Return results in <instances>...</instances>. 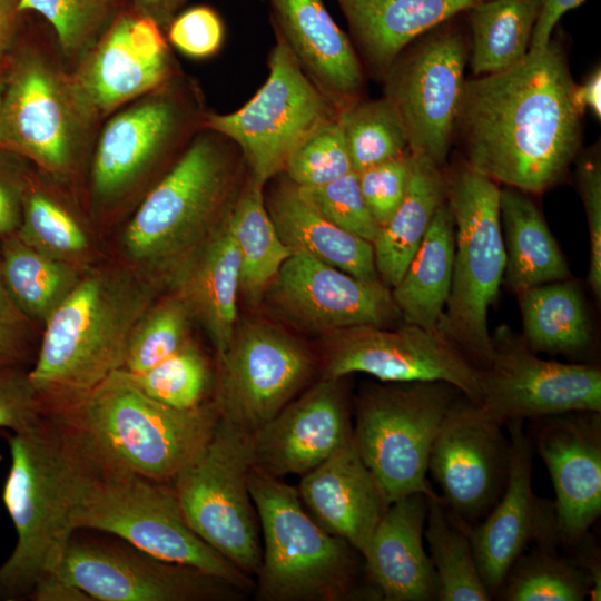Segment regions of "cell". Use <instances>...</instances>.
Segmentation results:
<instances>
[{"mask_svg":"<svg viewBox=\"0 0 601 601\" xmlns=\"http://www.w3.org/2000/svg\"><path fill=\"white\" fill-rule=\"evenodd\" d=\"M17 235L31 247L60 260L81 254L87 237L75 219L40 191L22 198V215Z\"/></svg>","mask_w":601,"mask_h":601,"instance_id":"44","label":"cell"},{"mask_svg":"<svg viewBox=\"0 0 601 601\" xmlns=\"http://www.w3.org/2000/svg\"><path fill=\"white\" fill-rule=\"evenodd\" d=\"M366 61L385 76L416 38L483 0H335Z\"/></svg>","mask_w":601,"mask_h":601,"instance_id":"28","label":"cell"},{"mask_svg":"<svg viewBox=\"0 0 601 601\" xmlns=\"http://www.w3.org/2000/svg\"><path fill=\"white\" fill-rule=\"evenodd\" d=\"M342 378H325L250 433L254 466L275 476L304 475L353 441Z\"/></svg>","mask_w":601,"mask_h":601,"instance_id":"22","label":"cell"},{"mask_svg":"<svg viewBox=\"0 0 601 601\" xmlns=\"http://www.w3.org/2000/svg\"><path fill=\"white\" fill-rule=\"evenodd\" d=\"M427 497L414 493L392 502L362 555L368 579L386 601L436 600V578L423 544Z\"/></svg>","mask_w":601,"mask_h":601,"instance_id":"26","label":"cell"},{"mask_svg":"<svg viewBox=\"0 0 601 601\" xmlns=\"http://www.w3.org/2000/svg\"><path fill=\"white\" fill-rule=\"evenodd\" d=\"M2 435L11 456L3 502L17 543L0 565V600L14 601L59 573L95 466L56 415Z\"/></svg>","mask_w":601,"mask_h":601,"instance_id":"2","label":"cell"},{"mask_svg":"<svg viewBox=\"0 0 601 601\" xmlns=\"http://www.w3.org/2000/svg\"><path fill=\"white\" fill-rule=\"evenodd\" d=\"M132 9L159 27L169 26L176 11L188 0H130Z\"/></svg>","mask_w":601,"mask_h":601,"instance_id":"57","label":"cell"},{"mask_svg":"<svg viewBox=\"0 0 601 601\" xmlns=\"http://www.w3.org/2000/svg\"><path fill=\"white\" fill-rule=\"evenodd\" d=\"M533 421L530 439L555 491L559 539L577 546L601 514V412H568Z\"/></svg>","mask_w":601,"mask_h":601,"instance_id":"21","label":"cell"},{"mask_svg":"<svg viewBox=\"0 0 601 601\" xmlns=\"http://www.w3.org/2000/svg\"><path fill=\"white\" fill-rule=\"evenodd\" d=\"M77 529L119 538L164 561L188 565L242 591L249 575L206 543L187 523L171 483L97 464Z\"/></svg>","mask_w":601,"mask_h":601,"instance_id":"8","label":"cell"},{"mask_svg":"<svg viewBox=\"0 0 601 601\" xmlns=\"http://www.w3.org/2000/svg\"><path fill=\"white\" fill-rule=\"evenodd\" d=\"M2 274L12 298L35 323L45 324L79 280L65 260L26 244L17 233L0 238Z\"/></svg>","mask_w":601,"mask_h":601,"instance_id":"36","label":"cell"},{"mask_svg":"<svg viewBox=\"0 0 601 601\" xmlns=\"http://www.w3.org/2000/svg\"><path fill=\"white\" fill-rule=\"evenodd\" d=\"M275 33L334 106L359 99L364 86L362 63L347 35L329 14L324 0H267Z\"/></svg>","mask_w":601,"mask_h":601,"instance_id":"24","label":"cell"},{"mask_svg":"<svg viewBox=\"0 0 601 601\" xmlns=\"http://www.w3.org/2000/svg\"><path fill=\"white\" fill-rule=\"evenodd\" d=\"M209 131L194 139L126 228L125 253L146 278L171 286L225 223L238 195L240 152Z\"/></svg>","mask_w":601,"mask_h":601,"instance_id":"4","label":"cell"},{"mask_svg":"<svg viewBox=\"0 0 601 601\" xmlns=\"http://www.w3.org/2000/svg\"><path fill=\"white\" fill-rule=\"evenodd\" d=\"M265 205L292 252L306 253L361 279L381 280L372 243L328 220L286 175L270 188Z\"/></svg>","mask_w":601,"mask_h":601,"instance_id":"30","label":"cell"},{"mask_svg":"<svg viewBox=\"0 0 601 601\" xmlns=\"http://www.w3.org/2000/svg\"><path fill=\"white\" fill-rule=\"evenodd\" d=\"M170 42L193 58L214 55L224 39V24L218 13L206 6H197L175 17L168 26Z\"/></svg>","mask_w":601,"mask_h":601,"instance_id":"48","label":"cell"},{"mask_svg":"<svg viewBox=\"0 0 601 601\" xmlns=\"http://www.w3.org/2000/svg\"><path fill=\"white\" fill-rule=\"evenodd\" d=\"M22 14L20 0H0V62L12 46Z\"/></svg>","mask_w":601,"mask_h":601,"instance_id":"55","label":"cell"},{"mask_svg":"<svg viewBox=\"0 0 601 601\" xmlns=\"http://www.w3.org/2000/svg\"><path fill=\"white\" fill-rule=\"evenodd\" d=\"M510 460L504 490L489 514L469 534L482 582L493 597L516 559L531 544L555 545L559 539L554 503L533 492L534 446L524 421L505 424Z\"/></svg>","mask_w":601,"mask_h":601,"instance_id":"19","label":"cell"},{"mask_svg":"<svg viewBox=\"0 0 601 601\" xmlns=\"http://www.w3.org/2000/svg\"><path fill=\"white\" fill-rule=\"evenodd\" d=\"M412 167L413 156L406 151L357 173L363 198L380 226L388 220L403 200Z\"/></svg>","mask_w":601,"mask_h":601,"instance_id":"47","label":"cell"},{"mask_svg":"<svg viewBox=\"0 0 601 601\" xmlns=\"http://www.w3.org/2000/svg\"><path fill=\"white\" fill-rule=\"evenodd\" d=\"M500 219L504 275L514 292L570 276L568 263L542 214L524 191L509 186L500 189Z\"/></svg>","mask_w":601,"mask_h":601,"instance_id":"31","label":"cell"},{"mask_svg":"<svg viewBox=\"0 0 601 601\" xmlns=\"http://www.w3.org/2000/svg\"><path fill=\"white\" fill-rule=\"evenodd\" d=\"M129 6L130 0H20V11L41 16L53 29L60 48L71 57L93 48Z\"/></svg>","mask_w":601,"mask_h":601,"instance_id":"42","label":"cell"},{"mask_svg":"<svg viewBox=\"0 0 601 601\" xmlns=\"http://www.w3.org/2000/svg\"><path fill=\"white\" fill-rule=\"evenodd\" d=\"M298 188L303 197L328 220L373 243L380 225L363 198L357 173L352 170L331 183Z\"/></svg>","mask_w":601,"mask_h":601,"instance_id":"46","label":"cell"},{"mask_svg":"<svg viewBox=\"0 0 601 601\" xmlns=\"http://www.w3.org/2000/svg\"><path fill=\"white\" fill-rule=\"evenodd\" d=\"M413 156V155H412ZM445 201V176L432 161L413 156L405 196L372 243L381 282L391 289L404 275L437 208Z\"/></svg>","mask_w":601,"mask_h":601,"instance_id":"32","label":"cell"},{"mask_svg":"<svg viewBox=\"0 0 601 601\" xmlns=\"http://www.w3.org/2000/svg\"><path fill=\"white\" fill-rule=\"evenodd\" d=\"M253 466L250 432L219 417L201 450L171 481L189 526L247 575L256 574L262 561L248 485Z\"/></svg>","mask_w":601,"mask_h":601,"instance_id":"10","label":"cell"},{"mask_svg":"<svg viewBox=\"0 0 601 601\" xmlns=\"http://www.w3.org/2000/svg\"><path fill=\"white\" fill-rule=\"evenodd\" d=\"M248 485L264 540L258 599L337 601L351 595L356 550L324 530L305 510L297 489L279 477L253 466Z\"/></svg>","mask_w":601,"mask_h":601,"instance_id":"6","label":"cell"},{"mask_svg":"<svg viewBox=\"0 0 601 601\" xmlns=\"http://www.w3.org/2000/svg\"><path fill=\"white\" fill-rule=\"evenodd\" d=\"M138 274L98 270L79 278L47 322L29 381L46 414L79 404L124 367L132 332L151 306Z\"/></svg>","mask_w":601,"mask_h":601,"instance_id":"3","label":"cell"},{"mask_svg":"<svg viewBox=\"0 0 601 601\" xmlns=\"http://www.w3.org/2000/svg\"><path fill=\"white\" fill-rule=\"evenodd\" d=\"M573 100L581 114L590 109L595 117L601 116V71L597 68L587 80L574 87Z\"/></svg>","mask_w":601,"mask_h":601,"instance_id":"56","label":"cell"},{"mask_svg":"<svg viewBox=\"0 0 601 601\" xmlns=\"http://www.w3.org/2000/svg\"><path fill=\"white\" fill-rule=\"evenodd\" d=\"M590 581L575 561L555 552V545H535L512 564L494 597L504 601H582Z\"/></svg>","mask_w":601,"mask_h":601,"instance_id":"39","label":"cell"},{"mask_svg":"<svg viewBox=\"0 0 601 601\" xmlns=\"http://www.w3.org/2000/svg\"><path fill=\"white\" fill-rule=\"evenodd\" d=\"M22 215V198L16 187L0 178V238L18 230Z\"/></svg>","mask_w":601,"mask_h":601,"instance_id":"54","label":"cell"},{"mask_svg":"<svg viewBox=\"0 0 601 601\" xmlns=\"http://www.w3.org/2000/svg\"><path fill=\"white\" fill-rule=\"evenodd\" d=\"M325 336L323 375L365 373L388 383L445 382L479 403L482 370L437 331L359 325Z\"/></svg>","mask_w":601,"mask_h":601,"instance_id":"13","label":"cell"},{"mask_svg":"<svg viewBox=\"0 0 601 601\" xmlns=\"http://www.w3.org/2000/svg\"><path fill=\"white\" fill-rule=\"evenodd\" d=\"M59 575L92 601H216L242 590L198 569L164 561L117 538L72 535Z\"/></svg>","mask_w":601,"mask_h":601,"instance_id":"16","label":"cell"},{"mask_svg":"<svg viewBox=\"0 0 601 601\" xmlns=\"http://www.w3.org/2000/svg\"><path fill=\"white\" fill-rule=\"evenodd\" d=\"M33 323L8 290L0 254V373L22 368L30 358Z\"/></svg>","mask_w":601,"mask_h":601,"instance_id":"50","label":"cell"},{"mask_svg":"<svg viewBox=\"0 0 601 601\" xmlns=\"http://www.w3.org/2000/svg\"><path fill=\"white\" fill-rule=\"evenodd\" d=\"M575 562L584 571L590 581L591 588L589 599L591 601H599L601 599V571L599 553L594 549L588 548V544H585L582 553L578 556Z\"/></svg>","mask_w":601,"mask_h":601,"instance_id":"58","label":"cell"},{"mask_svg":"<svg viewBox=\"0 0 601 601\" xmlns=\"http://www.w3.org/2000/svg\"><path fill=\"white\" fill-rule=\"evenodd\" d=\"M79 111L72 88L46 62L21 59L6 77L0 110V146L32 159L46 170H65L78 135Z\"/></svg>","mask_w":601,"mask_h":601,"instance_id":"20","label":"cell"},{"mask_svg":"<svg viewBox=\"0 0 601 601\" xmlns=\"http://www.w3.org/2000/svg\"><path fill=\"white\" fill-rule=\"evenodd\" d=\"M336 119L355 173L408 151L404 126L385 97L359 98L337 110Z\"/></svg>","mask_w":601,"mask_h":601,"instance_id":"40","label":"cell"},{"mask_svg":"<svg viewBox=\"0 0 601 601\" xmlns=\"http://www.w3.org/2000/svg\"><path fill=\"white\" fill-rule=\"evenodd\" d=\"M53 415L97 464L166 483L197 455L220 417L215 400L193 410L168 406L122 368Z\"/></svg>","mask_w":601,"mask_h":601,"instance_id":"5","label":"cell"},{"mask_svg":"<svg viewBox=\"0 0 601 601\" xmlns=\"http://www.w3.org/2000/svg\"><path fill=\"white\" fill-rule=\"evenodd\" d=\"M452 20L398 56L384 76V97L404 126L408 151L440 168L447 157L465 83V43Z\"/></svg>","mask_w":601,"mask_h":601,"instance_id":"12","label":"cell"},{"mask_svg":"<svg viewBox=\"0 0 601 601\" xmlns=\"http://www.w3.org/2000/svg\"><path fill=\"white\" fill-rule=\"evenodd\" d=\"M46 412L22 368L0 373V428L21 432L33 427Z\"/></svg>","mask_w":601,"mask_h":601,"instance_id":"49","label":"cell"},{"mask_svg":"<svg viewBox=\"0 0 601 601\" xmlns=\"http://www.w3.org/2000/svg\"><path fill=\"white\" fill-rule=\"evenodd\" d=\"M584 0H539V12L532 30L529 50L545 48L552 40V31L561 17Z\"/></svg>","mask_w":601,"mask_h":601,"instance_id":"52","label":"cell"},{"mask_svg":"<svg viewBox=\"0 0 601 601\" xmlns=\"http://www.w3.org/2000/svg\"><path fill=\"white\" fill-rule=\"evenodd\" d=\"M454 221L452 282L437 332L477 368L493 356L487 311L505 268L497 183L464 164L445 178Z\"/></svg>","mask_w":601,"mask_h":601,"instance_id":"7","label":"cell"},{"mask_svg":"<svg viewBox=\"0 0 601 601\" xmlns=\"http://www.w3.org/2000/svg\"><path fill=\"white\" fill-rule=\"evenodd\" d=\"M519 296L523 338L533 352L578 355L591 345L590 318L575 284L548 283Z\"/></svg>","mask_w":601,"mask_h":601,"instance_id":"35","label":"cell"},{"mask_svg":"<svg viewBox=\"0 0 601 601\" xmlns=\"http://www.w3.org/2000/svg\"><path fill=\"white\" fill-rule=\"evenodd\" d=\"M276 35L269 73L257 92L229 114H208L204 127L231 141L248 175L264 186L314 129L336 110L303 71L283 38Z\"/></svg>","mask_w":601,"mask_h":601,"instance_id":"11","label":"cell"},{"mask_svg":"<svg viewBox=\"0 0 601 601\" xmlns=\"http://www.w3.org/2000/svg\"><path fill=\"white\" fill-rule=\"evenodd\" d=\"M539 6V0H483L465 12L474 75L504 70L525 56Z\"/></svg>","mask_w":601,"mask_h":601,"instance_id":"37","label":"cell"},{"mask_svg":"<svg viewBox=\"0 0 601 601\" xmlns=\"http://www.w3.org/2000/svg\"><path fill=\"white\" fill-rule=\"evenodd\" d=\"M240 260L227 219L171 284L220 359L237 328Z\"/></svg>","mask_w":601,"mask_h":601,"instance_id":"29","label":"cell"},{"mask_svg":"<svg viewBox=\"0 0 601 601\" xmlns=\"http://www.w3.org/2000/svg\"><path fill=\"white\" fill-rule=\"evenodd\" d=\"M264 185L248 175L227 217L240 260L239 293L258 306L293 253L280 239L265 205Z\"/></svg>","mask_w":601,"mask_h":601,"instance_id":"34","label":"cell"},{"mask_svg":"<svg viewBox=\"0 0 601 601\" xmlns=\"http://www.w3.org/2000/svg\"><path fill=\"white\" fill-rule=\"evenodd\" d=\"M264 299L288 323L322 335L359 325L388 327L402 318L381 280L357 278L303 252L284 262Z\"/></svg>","mask_w":601,"mask_h":601,"instance_id":"18","label":"cell"},{"mask_svg":"<svg viewBox=\"0 0 601 601\" xmlns=\"http://www.w3.org/2000/svg\"><path fill=\"white\" fill-rule=\"evenodd\" d=\"M462 393L440 382L372 385L356 401L354 445L388 504L414 493L441 499L426 474L440 425Z\"/></svg>","mask_w":601,"mask_h":601,"instance_id":"9","label":"cell"},{"mask_svg":"<svg viewBox=\"0 0 601 601\" xmlns=\"http://www.w3.org/2000/svg\"><path fill=\"white\" fill-rule=\"evenodd\" d=\"M218 366L214 400L220 417L252 433L306 386L315 359L288 333L250 321L237 325Z\"/></svg>","mask_w":601,"mask_h":601,"instance_id":"14","label":"cell"},{"mask_svg":"<svg viewBox=\"0 0 601 601\" xmlns=\"http://www.w3.org/2000/svg\"><path fill=\"white\" fill-rule=\"evenodd\" d=\"M578 183L589 229L590 257L588 283L595 298H601V166L597 157L584 158Z\"/></svg>","mask_w":601,"mask_h":601,"instance_id":"51","label":"cell"},{"mask_svg":"<svg viewBox=\"0 0 601 601\" xmlns=\"http://www.w3.org/2000/svg\"><path fill=\"white\" fill-rule=\"evenodd\" d=\"M510 440L483 406L461 394L433 441L428 471L446 509L469 524L483 520L508 477Z\"/></svg>","mask_w":601,"mask_h":601,"instance_id":"17","label":"cell"},{"mask_svg":"<svg viewBox=\"0 0 601 601\" xmlns=\"http://www.w3.org/2000/svg\"><path fill=\"white\" fill-rule=\"evenodd\" d=\"M190 318L186 304L175 293L151 305L132 332L122 370L140 374L174 354L189 339Z\"/></svg>","mask_w":601,"mask_h":601,"instance_id":"43","label":"cell"},{"mask_svg":"<svg viewBox=\"0 0 601 601\" xmlns=\"http://www.w3.org/2000/svg\"><path fill=\"white\" fill-rule=\"evenodd\" d=\"M492 336L477 404L499 423L568 412H601V371L591 364L542 359L506 325Z\"/></svg>","mask_w":601,"mask_h":601,"instance_id":"15","label":"cell"},{"mask_svg":"<svg viewBox=\"0 0 601 601\" xmlns=\"http://www.w3.org/2000/svg\"><path fill=\"white\" fill-rule=\"evenodd\" d=\"M469 524L455 518L442 499L427 497L424 538L436 578L439 601H489L473 552Z\"/></svg>","mask_w":601,"mask_h":601,"instance_id":"38","label":"cell"},{"mask_svg":"<svg viewBox=\"0 0 601 601\" xmlns=\"http://www.w3.org/2000/svg\"><path fill=\"white\" fill-rule=\"evenodd\" d=\"M128 374L145 394L178 410H193L214 401L209 400L214 390L209 361L191 339L148 371Z\"/></svg>","mask_w":601,"mask_h":601,"instance_id":"41","label":"cell"},{"mask_svg":"<svg viewBox=\"0 0 601 601\" xmlns=\"http://www.w3.org/2000/svg\"><path fill=\"white\" fill-rule=\"evenodd\" d=\"M35 601H92L79 588L65 581L59 573L41 580L29 595Z\"/></svg>","mask_w":601,"mask_h":601,"instance_id":"53","label":"cell"},{"mask_svg":"<svg viewBox=\"0 0 601 601\" xmlns=\"http://www.w3.org/2000/svg\"><path fill=\"white\" fill-rule=\"evenodd\" d=\"M297 491L312 518L362 555L390 505L354 441L302 475Z\"/></svg>","mask_w":601,"mask_h":601,"instance_id":"25","label":"cell"},{"mask_svg":"<svg viewBox=\"0 0 601 601\" xmlns=\"http://www.w3.org/2000/svg\"><path fill=\"white\" fill-rule=\"evenodd\" d=\"M453 256L454 221L445 200L401 280L391 289L404 323L437 331L451 288Z\"/></svg>","mask_w":601,"mask_h":601,"instance_id":"33","label":"cell"},{"mask_svg":"<svg viewBox=\"0 0 601 601\" xmlns=\"http://www.w3.org/2000/svg\"><path fill=\"white\" fill-rule=\"evenodd\" d=\"M180 120L178 105L165 96L144 101L110 119L95 154V194L111 199L129 189L169 146Z\"/></svg>","mask_w":601,"mask_h":601,"instance_id":"27","label":"cell"},{"mask_svg":"<svg viewBox=\"0 0 601 601\" xmlns=\"http://www.w3.org/2000/svg\"><path fill=\"white\" fill-rule=\"evenodd\" d=\"M574 87L563 51L552 40L504 70L465 81L455 121L465 164L524 193L558 184L580 146L582 114Z\"/></svg>","mask_w":601,"mask_h":601,"instance_id":"1","label":"cell"},{"mask_svg":"<svg viewBox=\"0 0 601 601\" xmlns=\"http://www.w3.org/2000/svg\"><path fill=\"white\" fill-rule=\"evenodd\" d=\"M93 48L72 83L85 111L107 112L155 89L169 75L160 27L132 8L114 20Z\"/></svg>","mask_w":601,"mask_h":601,"instance_id":"23","label":"cell"},{"mask_svg":"<svg viewBox=\"0 0 601 601\" xmlns=\"http://www.w3.org/2000/svg\"><path fill=\"white\" fill-rule=\"evenodd\" d=\"M353 170L336 116L314 129L290 154L284 174L297 186L331 183Z\"/></svg>","mask_w":601,"mask_h":601,"instance_id":"45","label":"cell"},{"mask_svg":"<svg viewBox=\"0 0 601 601\" xmlns=\"http://www.w3.org/2000/svg\"><path fill=\"white\" fill-rule=\"evenodd\" d=\"M4 87H6V77L0 76V110H1Z\"/></svg>","mask_w":601,"mask_h":601,"instance_id":"59","label":"cell"}]
</instances>
